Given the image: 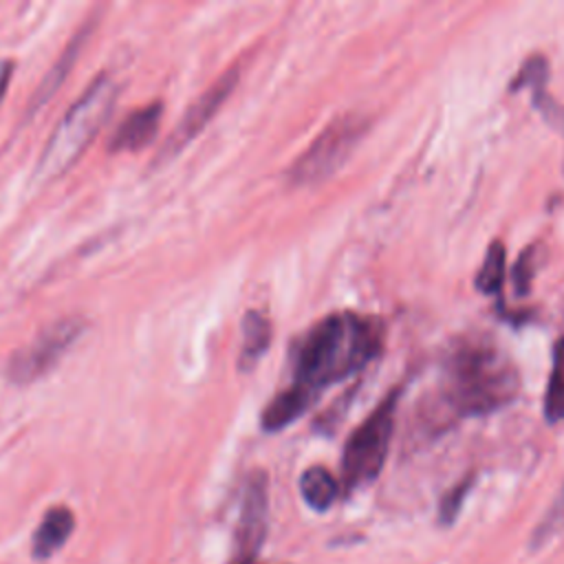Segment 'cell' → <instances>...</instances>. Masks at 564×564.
Instances as JSON below:
<instances>
[{
	"label": "cell",
	"mask_w": 564,
	"mask_h": 564,
	"mask_svg": "<svg viewBox=\"0 0 564 564\" xmlns=\"http://www.w3.org/2000/svg\"><path fill=\"white\" fill-rule=\"evenodd\" d=\"M502 275H505V245L494 240L485 253L482 267L476 275V289L491 295L498 293L502 286Z\"/></svg>",
	"instance_id": "obj_17"
},
{
	"label": "cell",
	"mask_w": 564,
	"mask_h": 564,
	"mask_svg": "<svg viewBox=\"0 0 564 564\" xmlns=\"http://www.w3.org/2000/svg\"><path fill=\"white\" fill-rule=\"evenodd\" d=\"M84 330L86 322L77 315H66L46 324L29 344L18 348L9 357V381L15 386H29L46 377L59 364V359L75 346Z\"/></svg>",
	"instance_id": "obj_5"
},
{
	"label": "cell",
	"mask_w": 564,
	"mask_h": 564,
	"mask_svg": "<svg viewBox=\"0 0 564 564\" xmlns=\"http://www.w3.org/2000/svg\"><path fill=\"white\" fill-rule=\"evenodd\" d=\"M271 344V322L260 311H249L242 317V341H240V370H249L267 352Z\"/></svg>",
	"instance_id": "obj_13"
},
{
	"label": "cell",
	"mask_w": 564,
	"mask_h": 564,
	"mask_svg": "<svg viewBox=\"0 0 564 564\" xmlns=\"http://www.w3.org/2000/svg\"><path fill=\"white\" fill-rule=\"evenodd\" d=\"M397 399V390L388 392L377 403V408L364 419V423L350 434L341 456L344 482L348 487L366 485L379 476L394 432Z\"/></svg>",
	"instance_id": "obj_4"
},
{
	"label": "cell",
	"mask_w": 564,
	"mask_h": 564,
	"mask_svg": "<svg viewBox=\"0 0 564 564\" xmlns=\"http://www.w3.org/2000/svg\"><path fill=\"white\" fill-rule=\"evenodd\" d=\"M469 487H471V478H465V480H460L456 487H452V489L443 496L441 509H438V518H441L443 524L454 522V518H456V513H458V509H460V505H463L465 494L469 491Z\"/></svg>",
	"instance_id": "obj_19"
},
{
	"label": "cell",
	"mask_w": 564,
	"mask_h": 564,
	"mask_svg": "<svg viewBox=\"0 0 564 564\" xmlns=\"http://www.w3.org/2000/svg\"><path fill=\"white\" fill-rule=\"evenodd\" d=\"M383 326L375 317L357 313H333L315 322L304 335L291 386L311 401L333 383L361 370L379 355Z\"/></svg>",
	"instance_id": "obj_1"
},
{
	"label": "cell",
	"mask_w": 564,
	"mask_h": 564,
	"mask_svg": "<svg viewBox=\"0 0 564 564\" xmlns=\"http://www.w3.org/2000/svg\"><path fill=\"white\" fill-rule=\"evenodd\" d=\"M366 128L368 121L361 115L348 112L337 117L297 156V161L289 170V178L293 183L306 185L330 176L348 159L352 148L364 137Z\"/></svg>",
	"instance_id": "obj_6"
},
{
	"label": "cell",
	"mask_w": 564,
	"mask_h": 564,
	"mask_svg": "<svg viewBox=\"0 0 564 564\" xmlns=\"http://www.w3.org/2000/svg\"><path fill=\"white\" fill-rule=\"evenodd\" d=\"M300 491L304 502L315 509V511H326L337 494H339V485L335 480V476L326 469V467H308L302 478H300Z\"/></svg>",
	"instance_id": "obj_15"
},
{
	"label": "cell",
	"mask_w": 564,
	"mask_h": 564,
	"mask_svg": "<svg viewBox=\"0 0 564 564\" xmlns=\"http://www.w3.org/2000/svg\"><path fill=\"white\" fill-rule=\"evenodd\" d=\"M117 93L119 88L108 73H99L88 84V88L66 110V115L59 119L57 128L48 137L35 170L40 178H57L70 165H75V161L82 156V152L90 145L95 134L110 117Z\"/></svg>",
	"instance_id": "obj_3"
},
{
	"label": "cell",
	"mask_w": 564,
	"mask_h": 564,
	"mask_svg": "<svg viewBox=\"0 0 564 564\" xmlns=\"http://www.w3.org/2000/svg\"><path fill=\"white\" fill-rule=\"evenodd\" d=\"M240 79V66H231L227 68L214 84H209L185 110V115L181 117L178 126L170 132V137L165 139L163 148L156 154V161H167L170 156L178 154L189 141H194V137L212 121V117L220 110V106L225 104V99L234 93L236 84Z\"/></svg>",
	"instance_id": "obj_7"
},
{
	"label": "cell",
	"mask_w": 564,
	"mask_h": 564,
	"mask_svg": "<svg viewBox=\"0 0 564 564\" xmlns=\"http://www.w3.org/2000/svg\"><path fill=\"white\" fill-rule=\"evenodd\" d=\"M88 33H90V29L86 26V29L77 31L75 37L68 42V46L62 51V55H59L57 62L51 66V70L46 73V77L40 82V86H37V90H35V95H33V99H31V104H29V112H37V110L57 93V88H59L62 82L66 79L68 70L73 68V64H75V59H77V55H79V51H82V46H84Z\"/></svg>",
	"instance_id": "obj_12"
},
{
	"label": "cell",
	"mask_w": 564,
	"mask_h": 564,
	"mask_svg": "<svg viewBox=\"0 0 564 564\" xmlns=\"http://www.w3.org/2000/svg\"><path fill=\"white\" fill-rule=\"evenodd\" d=\"M163 106L159 101H152L148 106H141L132 110L115 130L110 137V152H134L152 143L156 137L159 123H161Z\"/></svg>",
	"instance_id": "obj_10"
},
{
	"label": "cell",
	"mask_w": 564,
	"mask_h": 564,
	"mask_svg": "<svg viewBox=\"0 0 564 564\" xmlns=\"http://www.w3.org/2000/svg\"><path fill=\"white\" fill-rule=\"evenodd\" d=\"M73 529H75L73 511L68 507H62V505L51 507L44 513L40 527L33 533V546H31L33 557L46 560L53 553H57L66 544V540L70 538Z\"/></svg>",
	"instance_id": "obj_11"
},
{
	"label": "cell",
	"mask_w": 564,
	"mask_h": 564,
	"mask_svg": "<svg viewBox=\"0 0 564 564\" xmlns=\"http://www.w3.org/2000/svg\"><path fill=\"white\" fill-rule=\"evenodd\" d=\"M546 77H549V64L544 55H531L520 68L516 79L511 82V90L518 88H529L533 93V104L542 112V117L560 130L564 137V106L557 104L549 93H546Z\"/></svg>",
	"instance_id": "obj_9"
},
{
	"label": "cell",
	"mask_w": 564,
	"mask_h": 564,
	"mask_svg": "<svg viewBox=\"0 0 564 564\" xmlns=\"http://www.w3.org/2000/svg\"><path fill=\"white\" fill-rule=\"evenodd\" d=\"M520 392L513 361L489 339L458 341L443 366L441 401L458 416H478L511 403Z\"/></svg>",
	"instance_id": "obj_2"
},
{
	"label": "cell",
	"mask_w": 564,
	"mask_h": 564,
	"mask_svg": "<svg viewBox=\"0 0 564 564\" xmlns=\"http://www.w3.org/2000/svg\"><path fill=\"white\" fill-rule=\"evenodd\" d=\"M311 403L313 401L304 392L289 386L286 390L278 392L262 410V427L267 432H278V430L286 427L289 423H293L295 419H300L308 410Z\"/></svg>",
	"instance_id": "obj_14"
},
{
	"label": "cell",
	"mask_w": 564,
	"mask_h": 564,
	"mask_svg": "<svg viewBox=\"0 0 564 564\" xmlns=\"http://www.w3.org/2000/svg\"><path fill=\"white\" fill-rule=\"evenodd\" d=\"M560 531H564V489L560 491L557 500L553 502V507H551L549 513L544 516L542 524L535 529L533 544H535V546H542L546 540H551V538L557 535Z\"/></svg>",
	"instance_id": "obj_18"
},
{
	"label": "cell",
	"mask_w": 564,
	"mask_h": 564,
	"mask_svg": "<svg viewBox=\"0 0 564 564\" xmlns=\"http://www.w3.org/2000/svg\"><path fill=\"white\" fill-rule=\"evenodd\" d=\"M269 480L264 471H253L245 485L238 527H236V564H253L264 535L269 516Z\"/></svg>",
	"instance_id": "obj_8"
},
{
	"label": "cell",
	"mask_w": 564,
	"mask_h": 564,
	"mask_svg": "<svg viewBox=\"0 0 564 564\" xmlns=\"http://www.w3.org/2000/svg\"><path fill=\"white\" fill-rule=\"evenodd\" d=\"M544 416L551 423L564 419V337L553 348V366L544 392Z\"/></svg>",
	"instance_id": "obj_16"
},
{
	"label": "cell",
	"mask_w": 564,
	"mask_h": 564,
	"mask_svg": "<svg viewBox=\"0 0 564 564\" xmlns=\"http://www.w3.org/2000/svg\"><path fill=\"white\" fill-rule=\"evenodd\" d=\"M535 249H527L518 262H516V269H513V280H516V289L518 293H527L529 284H531V278H533V269H535Z\"/></svg>",
	"instance_id": "obj_20"
}]
</instances>
